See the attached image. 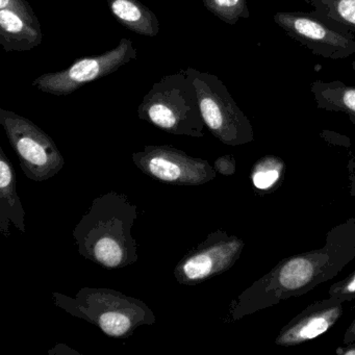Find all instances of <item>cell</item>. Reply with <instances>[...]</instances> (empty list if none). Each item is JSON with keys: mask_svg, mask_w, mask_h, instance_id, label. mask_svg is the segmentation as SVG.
Wrapping results in <instances>:
<instances>
[{"mask_svg": "<svg viewBox=\"0 0 355 355\" xmlns=\"http://www.w3.org/2000/svg\"><path fill=\"white\" fill-rule=\"evenodd\" d=\"M354 259L355 218H350L327 232L321 248L286 257L243 291L230 303V321L307 294L334 279Z\"/></svg>", "mask_w": 355, "mask_h": 355, "instance_id": "cell-1", "label": "cell"}, {"mask_svg": "<svg viewBox=\"0 0 355 355\" xmlns=\"http://www.w3.org/2000/svg\"><path fill=\"white\" fill-rule=\"evenodd\" d=\"M26 234V211L17 193L15 169L3 149L0 147V234L11 236L10 226Z\"/></svg>", "mask_w": 355, "mask_h": 355, "instance_id": "cell-13", "label": "cell"}, {"mask_svg": "<svg viewBox=\"0 0 355 355\" xmlns=\"http://www.w3.org/2000/svg\"><path fill=\"white\" fill-rule=\"evenodd\" d=\"M53 299L58 307L97 326L110 338H128L140 326L157 321L146 303L113 288H83L76 297L53 293Z\"/></svg>", "mask_w": 355, "mask_h": 355, "instance_id": "cell-4", "label": "cell"}, {"mask_svg": "<svg viewBox=\"0 0 355 355\" xmlns=\"http://www.w3.org/2000/svg\"><path fill=\"white\" fill-rule=\"evenodd\" d=\"M274 21L288 37L306 46L313 55L336 61L355 53L352 33L331 26L313 12H278Z\"/></svg>", "mask_w": 355, "mask_h": 355, "instance_id": "cell-10", "label": "cell"}, {"mask_svg": "<svg viewBox=\"0 0 355 355\" xmlns=\"http://www.w3.org/2000/svg\"><path fill=\"white\" fill-rule=\"evenodd\" d=\"M138 209L128 196L105 193L96 197L72 234L78 253L105 269H121L138 261L132 232Z\"/></svg>", "mask_w": 355, "mask_h": 355, "instance_id": "cell-2", "label": "cell"}, {"mask_svg": "<svg viewBox=\"0 0 355 355\" xmlns=\"http://www.w3.org/2000/svg\"><path fill=\"white\" fill-rule=\"evenodd\" d=\"M214 168L217 173L222 174V175H234L236 171V159L230 155H222L216 159Z\"/></svg>", "mask_w": 355, "mask_h": 355, "instance_id": "cell-20", "label": "cell"}, {"mask_svg": "<svg viewBox=\"0 0 355 355\" xmlns=\"http://www.w3.org/2000/svg\"><path fill=\"white\" fill-rule=\"evenodd\" d=\"M352 69H353V71H354V73H355V61H353L352 62ZM353 125L355 126V122H353Z\"/></svg>", "mask_w": 355, "mask_h": 355, "instance_id": "cell-25", "label": "cell"}, {"mask_svg": "<svg viewBox=\"0 0 355 355\" xmlns=\"http://www.w3.org/2000/svg\"><path fill=\"white\" fill-rule=\"evenodd\" d=\"M194 85L203 121L216 139L232 147L253 142L250 120L217 76L195 69Z\"/></svg>", "mask_w": 355, "mask_h": 355, "instance_id": "cell-5", "label": "cell"}, {"mask_svg": "<svg viewBox=\"0 0 355 355\" xmlns=\"http://www.w3.org/2000/svg\"><path fill=\"white\" fill-rule=\"evenodd\" d=\"M311 90L318 109L347 114L351 123L355 122V87L347 86L338 80H315Z\"/></svg>", "mask_w": 355, "mask_h": 355, "instance_id": "cell-15", "label": "cell"}, {"mask_svg": "<svg viewBox=\"0 0 355 355\" xmlns=\"http://www.w3.org/2000/svg\"><path fill=\"white\" fill-rule=\"evenodd\" d=\"M328 295L334 298L340 299L345 302L355 300V270L344 279L338 280L331 284Z\"/></svg>", "mask_w": 355, "mask_h": 355, "instance_id": "cell-19", "label": "cell"}, {"mask_svg": "<svg viewBox=\"0 0 355 355\" xmlns=\"http://www.w3.org/2000/svg\"><path fill=\"white\" fill-rule=\"evenodd\" d=\"M349 189H350V196L355 197V155L349 159L348 165Z\"/></svg>", "mask_w": 355, "mask_h": 355, "instance_id": "cell-21", "label": "cell"}, {"mask_svg": "<svg viewBox=\"0 0 355 355\" xmlns=\"http://www.w3.org/2000/svg\"><path fill=\"white\" fill-rule=\"evenodd\" d=\"M244 247L239 236L215 230L178 261L174 269L175 279L184 286H196L220 275L234 267Z\"/></svg>", "mask_w": 355, "mask_h": 355, "instance_id": "cell-9", "label": "cell"}, {"mask_svg": "<svg viewBox=\"0 0 355 355\" xmlns=\"http://www.w3.org/2000/svg\"><path fill=\"white\" fill-rule=\"evenodd\" d=\"M41 24L26 0H0V45L6 53L30 51L42 44Z\"/></svg>", "mask_w": 355, "mask_h": 355, "instance_id": "cell-11", "label": "cell"}, {"mask_svg": "<svg viewBox=\"0 0 355 355\" xmlns=\"http://www.w3.org/2000/svg\"><path fill=\"white\" fill-rule=\"evenodd\" d=\"M345 303L330 296L311 303L280 329L275 344L298 346L325 334L342 317Z\"/></svg>", "mask_w": 355, "mask_h": 355, "instance_id": "cell-12", "label": "cell"}, {"mask_svg": "<svg viewBox=\"0 0 355 355\" xmlns=\"http://www.w3.org/2000/svg\"><path fill=\"white\" fill-rule=\"evenodd\" d=\"M194 78L192 67L163 76L143 97L139 118L168 134L203 138L205 124Z\"/></svg>", "mask_w": 355, "mask_h": 355, "instance_id": "cell-3", "label": "cell"}, {"mask_svg": "<svg viewBox=\"0 0 355 355\" xmlns=\"http://www.w3.org/2000/svg\"><path fill=\"white\" fill-rule=\"evenodd\" d=\"M336 353L338 355H355V343L345 344V346H340L336 348Z\"/></svg>", "mask_w": 355, "mask_h": 355, "instance_id": "cell-24", "label": "cell"}, {"mask_svg": "<svg viewBox=\"0 0 355 355\" xmlns=\"http://www.w3.org/2000/svg\"><path fill=\"white\" fill-rule=\"evenodd\" d=\"M311 5L324 21L355 34V0H311Z\"/></svg>", "mask_w": 355, "mask_h": 355, "instance_id": "cell-16", "label": "cell"}, {"mask_svg": "<svg viewBox=\"0 0 355 355\" xmlns=\"http://www.w3.org/2000/svg\"><path fill=\"white\" fill-rule=\"evenodd\" d=\"M0 125L28 180L45 182L63 169L65 159L59 147L34 122L9 110L0 109Z\"/></svg>", "mask_w": 355, "mask_h": 355, "instance_id": "cell-6", "label": "cell"}, {"mask_svg": "<svg viewBox=\"0 0 355 355\" xmlns=\"http://www.w3.org/2000/svg\"><path fill=\"white\" fill-rule=\"evenodd\" d=\"M202 3L207 11L230 26L250 17L247 0H202Z\"/></svg>", "mask_w": 355, "mask_h": 355, "instance_id": "cell-18", "label": "cell"}, {"mask_svg": "<svg viewBox=\"0 0 355 355\" xmlns=\"http://www.w3.org/2000/svg\"><path fill=\"white\" fill-rule=\"evenodd\" d=\"M49 354L51 355H60V354H78L80 355V352H78L76 350H73V349L70 348L67 345L59 344L57 346L53 347V349L49 351Z\"/></svg>", "mask_w": 355, "mask_h": 355, "instance_id": "cell-22", "label": "cell"}, {"mask_svg": "<svg viewBox=\"0 0 355 355\" xmlns=\"http://www.w3.org/2000/svg\"><path fill=\"white\" fill-rule=\"evenodd\" d=\"M137 57L138 51L132 41L122 38L115 49L101 55L80 58L60 71L42 74L33 82L32 86L47 94L67 96L89 83L114 73Z\"/></svg>", "mask_w": 355, "mask_h": 355, "instance_id": "cell-7", "label": "cell"}, {"mask_svg": "<svg viewBox=\"0 0 355 355\" xmlns=\"http://www.w3.org/2000/svg\"><path fill=\"white\" fill-rule=\"evenodd\" d=\"M132 159L149 178L173 186H202L217 176L209 162L170 145H147L132 153Z\"/></svg>", "mask_w": 355, "mask_h": 355, "instance_id": "cell-8", "label": "cell"}, {"mask_svg": "<svg viewBox=\"0 0 355 355\" xmlns=\"http://www.w3.org/2000/svg\"><path fill=\"white\" fill-rule=\"evenodd\" d=\"M114 17L139 36L157 37L161 31L157 16L139 0H107Z\"/></svg>", "mask_w": 355, "mask_h": 355, "instance_id": "cell-14", "label": "cell"}, {"mask_svg": "<svg viewBox=\"0 0 355 355\" xmlns=\"http://www.w3.org/2000/svg\"><path fill=\"white\" fill-rule=\"evenodd\" d=\"M284 174V161L275 155H266L253 165L251 182L257 191L271 192L282 184Z\"/></svg>", "mask_w": 355, "mask_h": 355, "instance_id": "cell-17", "label": "cell"}, {"mask_svg": "<svg viewBox=\"0 0 355 355\" xmlns=\"http://www.w3.org/2000/svg\"><path fill=\"white\" fill-rule=\"evenodd\" d=\"M353 342H355V318L354 320L351 322L348 328H347L346 332H345L344 334V340H343L344 344H350V343Z\"/></svg>", "mask_w": 355, "mask_h": 355, "instance_id": "cell-23", "label": "cell"}]
</instances>
